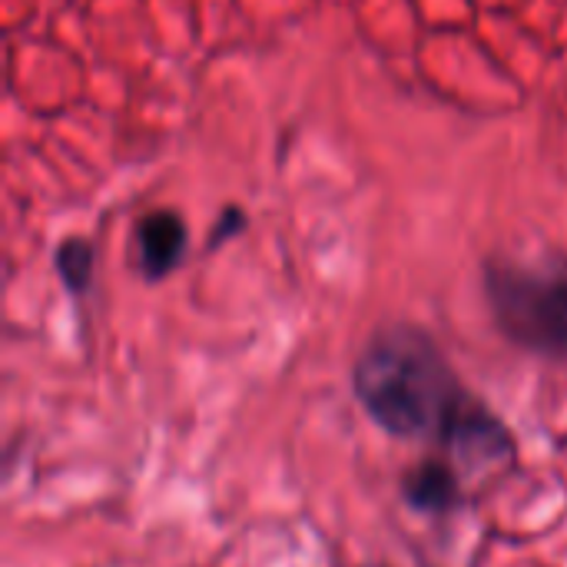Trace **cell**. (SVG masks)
<instances>
[{
  "mask_svg": "<svg viewBox=\"0 0 567 567\" xmlns=\"http://www.w3.org/2000/svg\"><path fill=\"white\" fill-rule=\"evenodd\" d=\"M186 246V226L176 213L159 209L136 223V266L146 279H163L173 272Z\"/></svg>",
  "mask_w": 567,
  "mask_h": 567,
  "instance_id": "cell-3",
  "label": "cell"
},
{
  "mask_svg": "<svg viewBox=\"0 0 567 567\" xmlns=\"http://www.w3.org/2000/svg\"><path fill=\"white\" fill-rule=\"evenodd\" d=\"M56 266H60V276L66 279V286L73 289V292H80V289H86V282H90V272H93V252H90V246L86 243H63L60 249H56Z\"/></svg>",
  "mask_w": 567,
  "mask_h": 567,
  "instance_id": "cell-5",
  "label": "cell"
},
{
  "mask_svg": "<svg viewBox=\"0 0 567 567\" xmlns=\"http://www.w3.org/2000/svg\"><path fill=\"white\" fill-rule=\"evenodd\" d=\"M355 392L392 435L502 445L495 422L465 399L442 352L415 329H389L369 342L355 369Z\"/></svg>",
  "mask_w": 567,
  "mask_h": 567,
  "instance_id": "cell-1",
  "label": "cell"
},
{
  "mask_svg": "<svg viewBox=\"0 0 567 567\" xmlns=\"http://www.w3.org/2000/svg\"><path fill=\"white\" fill-rule=\"evenodd\" d=\"M452 492H455L452 475L435 465H425L409 478V498L419 508H445L452 502Z\"/></svg>",
  "mask_w": 567,
  "mask_h": 567,
  "instance_id": "cell-4",
  "label": "cell"
},
{
  "mask_svg": "<svg viewBox=\"0 0 567 567\" xmlns=\"http://www.w3.org/2000/svg\"><path fill=\"white\" fill-rule=\"evenodd\" d=\"M492 312L508 339L532 352L567 355V269L492 262L485 269Z\"/></svg>",
  "mask_w": 567,
  "mask_h": 567,
  "instance_id": "cell-2",
  "label": "cell"
}]
</instances>
